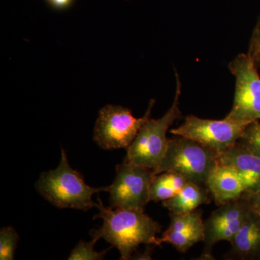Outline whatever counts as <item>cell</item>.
<instances>
[{"instance_id": "obj_7", "label": "cell", "mask_w": 260, "mask_h": 260, "mask_svg": "<svg viewBox=\"0 0 260 260\" xmlns=\"http://www.w3.org/2000/svg\"><path fill=\"white\" fill-rule=\"evenodd\" d=\"M155 175L153 169L142 166L125 161L118 164L115 179L105 187L110 207L144 212L150 201V185Z\"/></svg>"}, {"instance_id": "obj_19", "label": "cell", "mask_w": 260, "mask_h": 260, "mask_svg": "<svg viewBox=\"0 0 260 260\" xmlns=\"http://www.w3.org/2000/svg\"><path fill=\"white\" fill-rule=\"evenodd\" d=\"M248 54L251 56L256 66L260 65V19L259 23L253 32Z\"/></svg>"}, {"instance_id": "obj_9", "label": "cell", "mask_w": 260, "mask_h": 260, "mask_svg": "<svg viewBox=\"0 0 260 260\" xmlns=\"http://www.w3.org/2000/svg\"><path fill=\"white\" fill-rule=\"evenodd\" d=\"M251 208L247 192L220 205L204 223V249L201 259H211L212 249L220 241L230 242L241 229Z\"/></svg>"}, {"instance_id": "obj_5", "label": "cell", "mask_w": 260, "mask_h": 260, "mask_svg": "<svg viewBox=\"0 0 260 260\" xmlns=\"http://www.w3.org/2000/svg\"><path fill=\"white\" fill-rule=\"evenodd\" d=\"M155 100L149 102L148 110L142 118H135L132 111L121 106L108 104L100 109L93 139L104 150L127 149L140 129L150 118Z\"/></svg>"}, {"instance_id": "obj_23", "label": "cell", "mask_w": 260, "mask_h": 260, "mask_svg": "<svg viewBox=\"0 0 260 260\" xmlns=\"http://www.w3.org/2000/svg\"><path fill=\"white\" fill-rule=\"evenodd\" d=\"M256 212V211H255ZM256 213H257V215H259V218H260V211L259 212H256Z\"/></svg>"}, {"instance_id": "obj_17", "label": "cell", "mask_w": 260, "mask_h": 260, "mask_svg": "<svg viewBox=\"0 0 260 260\" xmlns=\"http://www.w3.org/2000/svg\"><path fill=\"white\" fill-rule=\"evenodd\" d=\"M20 239L13 227H3L0 230V259L13 260Z\"/></svg>"}, {"instance_id": "obj_13", "label": "cell", "mask_w": 260, "mask_h": 260, "mask_svg": "<svg viewBox=\"0 0 260 260\" xmlns=\"http://www.w3.org/2000/svg\"><path fill=\"white\" fill-rule=\"evenodd\" d=\"M210 194L206 186L187 181L175 196L162 201V205L172 213H189L200 205L210 203Z\"/></svg>"}, {"instance_id": "obj_15", "label": "cell", "mask_w": 260, "mask_h": 260, "mask_svg": "<svg viewBox=\"0 0 260 260\" xmlns=\"http://www.w3.org/2000/svg\"><path fill=\"white\" fill-rule=\"evenodd\" d=\"M204 238L205 225L202 219L181 232H164L160 238V243H169L178 251L184 253L197 243L203 242Z\"/></svg>"}, {"instance_id": "obj_11", "label": "cell", "mask_w": 260, "mask_h": 260, "mask_svg": "<svg viewBox=\"0 0 260 260\" xmlns=\"http://www.w3.org/2000/svg\"><path fill=\"white\" fill-rule=\"evenodd\" d=\"M205 186L218 205L237 199L246 192L245 184L237 171L218 161L210 172Z\"/></svg>"}, {"instance_id": "obj_21", "label": "cell", "mask_w": 260, "mask_h": 260, "mask_svg": "<svg viewBox=\"0 0 260 260\" xmlns=\"http://www.w3.org/2000/svg\"><path fill=\"white\" fill-rule=\"evenodd\" d=\"M155 246L148 244L147 245L146 249L143 253H137L136 251L131 256L130 259H151L152 251H153Z\"/></svg>"}, {"instance_id": "obj_20", "label": "cell", "mask_w": 260, "mask_h": 260, "mask_svg": "<svg viewBox=\"0 0 260 260\" xmlns=\"http://www.w3.org/2000/svg\"><path fill=\"white\" fill-rule=\"evenodd\" d=\"M75 0H49L47 5L56 11H64L74 5Z\"/></svg>"}, {"instance_id": "obj_3", "label": "cell", "mask_w": 260, "mask_h": 260, "mask_svg": "<svg viewBox=\"0 0 260 260\" xmlns=\"http://www.w3.org/2000/svg\"><path fill=\"white\" fill-rule=\"evenodd\" d=\"M176 93L172 105L167 113L158 119L150 118L140 129L129 148L124 161L132 162L155 170L161 162L167 152L169 140L168 129L181 116L179 98L181 95V81L177 71Z\"/></svg>"}, {"instance_id": "obj_12", "label": "cell", "mask_w": 260, "mask_h": 260, "mask_svg": "<svg viewBox=\"0 0 260 260\" xmlns=\"http://www.w3.org/2000/svg\"><path fill=\"white\" fill-rule=\"evenodd\" d=\"M232 249L229 255L234 259L254 257L260 253V218L251 209L244 223L230 242Z\"/></svg>"}, {"instance_id": "obj_24", "label": "cell", "mask_w": 260, "mask_h": 260, "mask_svg": "<svg viewBox=\"0 0 260 260\" xmlns=\"http://www.w3.org/2000/svg\"><path fill=\"white\" fill-rule=\"evenodd\" d=\"M49 0H45L46 3H48V2H49Z\"/></svg>"}, {"instance_id": "obj_1", "label": "cell", "mask_w": 260, "mask_h": 260, "mask_svg": "<svg viewBox=\"0 0 260 260\" xmlns=\"http://www.w3.org/2000/svg\"><path fill=\"white\" fill-rule=\"evenodd\" d=\"M99 212L94 219H102V226L92 229L90 236L104 239L119 250L120 259L128 260L140 244L160 246V238L156 237L161 232L162 226L144 212L133 210L113 208L103 205L98 198Z\"/></svg>"}, {"instance_id": "obj_16", "label": "cell", "mask_w": 260, "mask_h": 260, "mask_svg": "<svg viewBox=\"0 0 260 260\" xmlns=\"http://www.w3.org/2000/svg\"><path fill=\"white\" fill-rule=\"evenodd\" d=\"M90 242H84L80 240L74 249L70 253L68 260H102L105 257L108 251L113 246L102 251L95 250V244L100 239L99 237H93Z\"/></svg>"}, {"instance_id": "obj_4", "label": "cell", "mask_w": 260, "mask_h": 260, "mask_svg": "<svg viewBox=\"0 0 260 260\" xmlns=\"http://www.w3.org/2000/svg\"><path fill=\"white\" fill-rule=\"evenodd\" d=\"M169 140L167 152L155 175L162 172H174L186 180L205 186L210 172L218 164L219 154L194 140L177 136Z\"/></svg>"}, {"instance_id": "obj_18", "label": "cell", "mask_w": 260, "mask_h": 260, "mask_svg": "<svg viewBox=\"0 0 260 260\" xmlns=\"http://www.w3.org/2000/svg\"><path fill=\"white\" fill-rule=\"evenodd\" d=\"M237 143L260 157V121L246 126Z\"/></svg>"}, {"instance_id": "obj_22", "label": "cell", "mask_w": 260, "mask_h": 260, "mask_svg": "<svg viewBox=\"0 0 260 260\" xmlns=\"http://www.w3.org/2000/svg\"><path fill=\"white\" fill-rule=\"evenodd\" d=\"M249 202L252 209L256 212L260 211V189L253 194H249Z\"/></svg>"}, {"instance_id": "obj_14", "label": "cell", "mask_w": 260, "mask_h": 260, "mask_svg": "<svg viewBox=\"0 0 260 260\" xmlns=\"http://www.w3.org/2000/svg\"><path fill=\"white\" fill-rule=\"evenodd\" d=\"M187 181L177 173L167 172L156 174L150 185V201H164L170 199L181 191Z\"/></svg>"}, {"instance_id": "obj_8", "label": "cell", "mask_w": 260, "mask_h": 260, "mask_svg": "<svg viewBox=\"0 0 260 260\" xmlns=\"http://www.w3.org/2000/svg\"><path fill=\"white\" fill-rule=\"evenodd\" d=\"M246 127L226 117L222 120H211L189 115L181 126L171 129L170 133L194 140L220 154L237 143Z\"/></svg>"}, {"instance_id": "obj_2", "label": "cell", "mask_w": 260, "mask_h": 260, "mask_svg": "<svg viewBox=\"0 0 260 260\" xmlns=\"http://www.w3.org/2000/svg\"><path fill=\"white\" fill-rule=\"evenodd\" d=\"M36 189L43 198L56 208H73L88 211L96 207L93 196L105 187L94 188L85 183L83 176L70 167L64 148L56 169L41 174Z\"/></svg>"}, {"instance_id": "obj_10", "label": "cell", "mask_w": 260, "mask_h": 260, "mask_svg": "<svg viewBox=\"0 0 260 260\" xmlns=\"http://www.w3.org/2000/svg\"><path fill=\"white\" fill-rule=\"evenodd\" d=\"M218 161L235 169L246 186V192L260 189V157L239 143L219 154Z\"/></svg>"}, {"instance_id": "obj_6", "label": "cell", "mask_w": 260, "mask_h": 260, "mask_svg": "<svg viewBox=\"0 0 260 260\" xmlns=\"http://www.w3.org/2000/svg\"><path fill=\"white\" fill-rule=\"evenodd\" d=\"M235 78L232 110L225 117L247 126L260 121V77L249 54H240L229 64Z\"/></svg>"}, {"instance_id": "obj_25", "label": "cell", "mask_w": 260, "mask_h": 260, "mask_svg": "<svg viewBox=\"0 0 260 260\" xmlns=\"http://www.w3.org/2000/svg\"><path fill=\"white\" fill-rule=\"evenodd\" d=\"M260 19V18H259Z\"/></svg>"}]
</instances>
